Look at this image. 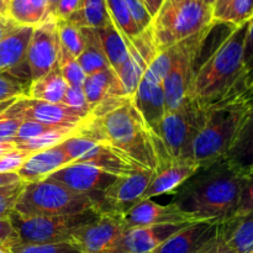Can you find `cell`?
Segmentation results:
<instances>
[{"label":"cell","instance_id":"f35d334b","mask_svg":"<svg viewBox=\"0 0 253 253\" xmlns=\"http://www.w3.org/2000/svg\"><path fill=\"white\" fill-rule=\"evenodd\" d=\"M242 185L240 193L239 204L234 216H240L253 210V172L242 173Z\"/></svg>","mask_w":253,"mask_h":253},{"label":"cell","instance_id":"9f6ffc18","mask_svg":"<svg viewBox=\"0 0 253 253\" xmlns=\"http://www.w3.org/2000/svg\"><path fill=\"white\" fill-rule=\"evenodd\" d=\"M207 253H230L227 250H225L224 247L221 246V244L219 242V240L216 239V241H215V244L212 245L211 249L209 250Z\"/></svg>","mask_w":253,"mask_h":253},{"label":"cell","instance_id":"6f0895ef","mask_svg":"<svg viewBox=\"0 0 253 253\" xmlns=\"http://www.w3.org/2000/svg\"><path fill=\"white\" fill-rule=\"evenodd\" d=\"M59 0H47V5H48V15L49 17H53L54 10H56L57 5H58Z\"/></svg>","mask_w":253,"mask_h":253},{"label":"cell","instance_id":"d6a6232c","mask_svg":"<svg viewBox=\"0 0 253 253\" xmlns=\"http://www.w3.org/2000/svg\"><path fill=\"white\" fill-rule=\"evenodd\" d=\"M105 2L111 22L115 25L123 37L130 42L133 41L141 32L128 11L125 0H105Z\"/></svg>","mask_w":253,"mask_h":253},{"label":"cell","instance_id":"3957f363","mask_svg":"<svg viewBox=\"0 0 253 253\" xmlns=\"http://www.w3.org/2000/svg\"><path fill=\"white\" fill-rule=\"evenodd\" d=\"M249 21L230 30L198 67L190 99L202 108H208L232 94L246 91L244 52Z\"/></svg>","mask_w":253,"mask_h":253},{"label":"cell","instance_id":"ab89813d","mask_svg":"<svg viewBox=\"0 0 253 253\" xmlns=\"http://www.w3.org/2000/svg\"><path fill=\"white\" fill-rule=\"evenodd\" d=\"M125 2L140 32L147 30L151 26V24H152L153 17L151 16L148 10L146 9L142 0H125Z\"/></svg>","mask_w":253,"mask_h":253},{"label":"cell","instance_id":"ba28073f","mask_svg":"<svg viewBox=\"0 0 253 253\" xmlns=\"http://www.w3.org/2000/svg\"><path fill=\"white\" fill-rule=\"evenodd\" d=\"M215 25L205 31L188 37L184 41H180L172 46V68L163 82L166 113L179 108L190 99L193 81H194V76L199 67L198 59H199L204 42L211 34Z\"/></svg>","mask_w":253,"mask_h":253},{"label":"cell","instance_id":"e575fe53","mask_svg":"<svg viewBox=\"0 0 253 253\" xmlns=\"http://www.w3.org/2000/svg\"><path fill=\"white\" fill-rule=\"evenodd\" d=\"M57 31L62 48L78 58L84 49V37L81 27L76 26L68 20H57Z\"/></svg>","mask_w":253,"mask_h":253},{"label":"cell","instance_id":"c3c4849f","mask_svg":"<svg viewBox=\"0 0 253 253\" xmlns=\"http://www.w3.org/2000/svg\"><path fill=\"white\" fill-rule=\"evenodd\" d=\"M19 195L20 193L11 195H0V219L9 217V215L14 210L15 203H16Z\"/></svg>","mask_w":253,"mask_h":253},{"label":"cell","instance_id":"d6986e66","mask_svg":"<svg viewBox=\"0 0 253 253\" xmlns=\"http://www.w3.org/2000/svg\"><path fill=\"white\" fill-rule=\"evenodd\" d=\"M126 230L148 227L156 225L192 222L170 204L161 205L152 199H143L123 215Z\"/></svg>","mask_w":253,"mask_h":253},{"label":"cell","instance_id":"816d5d0a","mask_svg":"<svg viewBox=\"0 0 253 253\" xmlns=\"http://www.w3.org/2000/svg\"><path fill=\"white\" fill-rule=\"evenodd\" d=\"M16 26H19V25L15 24L12 20L0 19V40H1L5 35L9 34L10 31H12Z\"/></svg>","mask_w":253,"mask_h":253},{"label":"cell","instance_id":"7dc6e473","mask_svg":"<svg viewBox=\"0 0 253 253\" xmlns=\"http://www.w3.org/2000/svg\"><path fill=\"white\" fill-rule=\"evenodd\" d=\"M82 0H59L53 17L56 20H68L81 6Z\"/></svg>","mask_w":253,"mask_h":253},{"label":"cell","instance_id":"681fc988","mask_svg":"<svg viewBox=\"0 0 253 253\" xmlns=\"http://www.w3.org/2000/svg\"><path fill=\"white\" fill-rule=\"evenodd\" d=\"M231 0H216L215 4L212 5V15H214V21L217 22L220 20V17L222 16L224 11L226 10L227 5Z\"/></svg>","mask_w":253,"mask_h":253},{"label":"cell","instance_id":"7a4b0ae2","mask_svg":"<svg viewBox=\"0 0 253 253\" xmlns=\"http://www.w3.org/2000/svg\"><path fill=\"white\" fill-rule=\"evenodd\" d=\"M79 133L109 146L143 169L156 170L158 167L160 138L131 100L101 118L90 116L81 126Z\"/></svg>","mask_w":253,"mask_h":253},{"label":"cell","instance_id":"44dd1931","mask_svg":"<svg viewBox=\"0 0 253 253\" xmlns=\"http://www.w3.org/2000/svg\"><path fill=\"white\" fill-rule=\"evenodd\" d=\"M71 160L62 150L61 145L30 155L17 170V175L24 183H36L48 178L52 173L69 165Z\"/></svg>","mask_w":253,"mask_h":253},{"label":"cell","instance_id":"7c38bea8","mask_svg":"<svg viewBox=\"0 0 253 253\" xmlns=\"http://www.w3.org/2000/svg\"><path fill=\"white\" fill-rule=\"evenodd\" d=\"M125 231L123 215L100 212L98 219L74 232L72 242L83 253H110Z\"/></svg>","mask_w":253,"mask_h":253},{"label":"cell","instance_id":"f546056e","mask_svg":"<svg viewBox=\"0 0 253 253\" xmlns=\"http://www.w3.org/2000/svg\"><path fill=\"white\" fill-rule=\"evenodd\" d=\"M81 29H101L111 22L105 0H82L79 9L68 19Z\"/></svg>","mask_w":253,"mask_h":253},{"label":"cell","instance_id":"60d3db41","mask_svg":"<svg viewBox=\"0 0 253 253\" xmlns=\"http://www.w3.org/2000/svg\"><path fill=\"white\" fill-rule=\"evenodd\" d=\"M62 103L73 110H77L78 113L90 118V109L86 103L82 86H68Z\"/></svg>","mask_w":253,"mask_h":253},{"label":"cell","instance_id":"ee69618b","mask_svg":"<svg viewBox=\"0 0 253 253\" xmlns=\"http://www.w3.org/2000/svg\"><path fill=\"white\" fill-rule=\"evenodd\" d=\"M9 109V108H7ZM5 110L0 114V142L4 141H14L20 125L22 124V119L12 115L9 110Z\"/></svg>","mask_w":253,"mask_h":253},{"label":"cell","instance_id":"bcb514c9","mask_svg":"<svg viewBox=\"0 0 253 253\" xmlns=\"http://www.w3.org/2000/svg\"><path fill=\"white\" fill-rule=\"evenodd\" d=\"M20 244L19 236L12 227L9 217L0 219V247L4 249H11Z\"/></svg>","mask_w":253,"mask_h":253},{"label":"cell","instance_id":"8d00e7d4","mask_svg":"<svg viewBox=\"0 0 253 253\" xmlns=\"http://www.w3.org/2000/svg\"><path fill=\"white\" fill-rule=\"evenodd\" d=\"M253 16V0H231L217 22L240 26Z\"/></svg>","mask_w":253,"mask_h":253},{"label":"cell","instance_id":"4316f807","mask_svg":"<svg viewBox=\"0 0 253 253\" xmlns=\"http://www.w3.org/2000/svg\"><path fill=\"white\" fill-rule=\"evenodd\" d=\"M96 34H98L104 54H105L111 69L116 73L130 56L128 40L123 37V35L119 32L113 22L106 25L105 27L96 29Z\"/></svg>","mask_w":253,"mask_h":253},{"label":"cell","instance_id":"cb8c5ba5","mask_svg":"<svg viewBox=\"0 0 253 253\" xmlns=\"http://www.w3.org/2000/svg\"><path fill=\"white\" fill-rule=\"evenodd\" d=\"M82 89L90 109V114L99 103L109 96H123V98L130 99L126 95V91L118 74L111 68L86 76Z\"/></svg>","mask_w":253,"mask_h":253},{"label":"cell","instance_id":"6da1fadb","mask_svg":"<svg viewBox=\"0 0 253 253\" xmlns=\"http://www.w3.org/2000/svg\"><path fill=\"white\" fill-rule=\"evenodd\" d=\"M242 174L226 158L200 165L173 193L172 207L189 221H225L234 216L241 193Z\"/></svg>","mask_w":253,"mask_h":253},{"label":"cell","instance_id":"d590c367","mask_svg":"<svg viewBox=\"0 0 253 253\" xmlns=\"http://www.w3.org/2000/svg\"><path fill=\"white\" fill-rule=\"evenodd\" d=\"M58 67L61 73L68 86H82L85 81L86 74L84 73L82 67L79 66L76 57L72 56L64 48H59Z\"/></svg>","mask_w":253,"mask_h":253},{"label":"cell","instance_id":"484cf974","mask_svg":"<svg viewBox=\"0 0 253 253\" xmlns=\"http://www.w3.org/2000/svg\"><path fill=\"white\" fill-rule=\"evenodd\" d=\"M68 84L63 79L58 64L41 78L30 83L27 98L47 103H62Z\"/></svg>","mask_w":253,"mask_h":253},{"label":"cell","instance_id":"5bb4252c","mask_svg":"<svg viewBox=\"0 0 253 253\" xmlns=\"http://www.w3.org/2000/svg\"><path fill=\"white\" fill-rule=\"evenodd\" d=\"M7 110L22 120L37 121L53 127H79L89 119L63 103H47L27 96L17 99Z\"/></svg>","mask_w":253,"mask_h":253},{"label":"cell","instance_id":"5b68a950","mask_svg":"<svg viewBox=\"0 0 253 253\" xmlns=\"http://www.w3.org/2000/svg\"><path fill=\"white\" fill-rule=\"evenodd\" d=\"M214 25L212 7L203 0H163L150 27L161 52Z\"/></svg>","mask_w":253,"mask_h":253},{"label":"cell","instance_id":"1f68e13d","mask_svg":"<svg viewBox=\"0 0 253 253\" xmlns=\"http://www.w3.org/2000/svg\"><path fill=\"white\" fill-rule=\"evenodd\" d=\"M31 77L27 67L17 71L0 72V103L26 96Z\"/></svg>","mask_w":253,"mask_h":253},{"label":"cell","instance_id":"7bdbcfd3","mask_svg":"<svg viewBox=\"0 0 253 253\" xmlns=\"http://www.w3.org/2000/svg\"><path fill=\"white\" fill-rule=\"evenodd\" d=\"M30 155L32 153L15 148L6 155L1 156L0 157V173H16L24 165L25 161L30 157Z\"/></svg>","mask_w":253,"mask_h":253},{"label":"cell","instance_id":"680465c9","mask_svg":"<svg viewBox=\"0 0 253 253\" xmlns=\"http://www.w3.org/2000/svg\"><path fill=\"white\" fill-rule=\"evenodd\" d=\"M16 100H17V99H10V100L1 101V103H0V114L4 113V111L6 110L7 108H10V106H11L12 104H14Z\"/></svg>","mask_w":253,"mask_h":253},{"label":"cell","instance_id":"52a82bcc","mask_svg":"<svg viewBox=\"0 0 253 253\" xmlns=\"http://www.w3.org/2000/svg\"><path fill=\"white\" fill-rule=\"evenodd\" d=\"M100 211L86 210L63 216H24L12 210L9 220L19 236L21 245L72 242L74 232L96 220Z\"/></svg>","mask_w":253,"mask_h":253},{"label":"cell","instance_id":"74e56055","mask_svg":"<svg viewBox=\"0 0 253 253\" xmlns=\"http://www.w3.org/2000/svg\"><path fill=\"white\" fill-rule=\"evenodd\" d=\"M11 253H83L74 242H57L41 245H16L10 249Z\"/></svg>","mask_w":253,"mask_h":253},{"label":"cell","instance_id":"d4e9b609","mask_svg":"<svg viewBox=\"0 0 253 253\" xmlns=\"http://www.w3.org/2000/svg\"><path fill=\"white\" fill-rule=\"evenodd\" d=\"M225 158L241 173L253 172V101Z\"/></svg>","mask_w":253,"mask_h":253},{"label":"cell","instance_id":"ac0fdd59","mask_svg":"<svg viewBox=\"0 0 253 253\" xmlns=\"http://www.w3.org/2000/svg\"><path fill=\"white\" fill-rule=\"evenodd\" d=\"M200 166L192 160H172L155 170L143 194V199H152L163 194H173L187 182Z\"/></svg>","mask_w":253,"mask_h":253},{"label":"cell","instance_id":"f5cc1de1","mask_svg":"<svg viewBox=\"0 0 253 253\" xmlns=\"http://www.w3.org/2000/svg\"><path fill=\"white\" fill-rule=\"evenodd\" d=\"M142 2L145 4L146 9L148 10V12L151 14V16H155L156 12L158 11L160 6L162 5L163 0H142Z\"/></svg>","mask_w":253,"mask_h":253},{"label":"cell","instance_id":"277c9868","mask_svg":"<svg viewBox=\"0 0 253 253\" xmlns=\"http://www.w3.org/2000/svg\"><path fill=\"white\" fill-rule=\"evenodd\" d=\"M249 108L245 93L232 94L205 108V120L192 145V160L200 166L225 158Z\"/></svg>","mask_w":253,"mask_h":253},{"label":"cell","instance_id":"8fae6325","mask_svg":"<svg viewBox=\"0 0 253 253\" xmlns=\"http://www.w3.org/2000/svg\"><path fill=\"white\" fill-rule=\"evenodd\" d=\"M59 48L61 44L54 17H48L34 27L26 54L31 82L43 77L58 64Z\"/></svg>","mask_w":253,"mask_h":253},{"label":"cell","instance_id":"836d02e7","mask_svg":"<svg viewBox=\"0 0 253 253\" xmlns=\"http://www.w3.org/2000/svg\"><path fill=\"white\" fill-rule=\"evenodd\" d=\"M79 127H56L53 130L48 131L46 133L31 138V140L24 141V142L16 143V147L19 150L27 151L30 153L39 152V151L47 150V148L54 147L63 142L67 138L72 137L79 131Z\"/></svg>","mask_w":253,"mask_h":253},{"label":"cell","instance_id":"f907efd6","mask_svg":"<svg viewBox=\"0 0 253 253\" xmlns=\"http://www.w3.org/2000/svg\"><path fill=\"white\" fill-rule=\"evenodd\" d=\"M21 182L17 173H0V187H5V185L15 184V183Z\"/></svg>","mask_w":253,"mask_h":253},{"label":"cell","instance_id":"603a6c76","mask_svg":"<svg viewBox=\"0 0 253 253\" xmlns=\"http://www.w3.org/2000/svg\"><path fill=\"white\" fill-rule=\"evenodd\" d=\"M34 27L16 26L0 40V72L26 67V54Z\"/></svg>","mask_w":253,"mask_h":253},{"label":"cell","instance_id":"4dcf8cb0","mask_svg":"<svg viewBox=\"0 0 253 253\" xmlns=\"http://www.w3.org/2000/svg\"><path fill=\"white\" fill-rule=\"evenodd\" d=\"M128 51H130V56H128L127 61L116 72V74H118L119 79H120L121 84L125 89L126 95L132 99L136 90H137L138 84L142 79L143 73L147 69V64L143 62V59L141 58L138 52L136 51V48L130 41H128Z\"/></svg>","mask_w":253,"mask_h":253},{"label":"cell","instance_id":"f6af8a7d","mask_svg":"<svg viewBox=\"0 0 253 253\" xmlns=\"http://www.w3.org/2000/svg\"><path fill=\"white\" fill-rule=\"evenodd\" d=\"M244 66L246 73V89L253 81V16L249 21L246 41H245L244 52Z\"/></svg>","mask_w":253,"mask_h":253},{"label":"cell","instance_id":"7402d4cb","mask_svg":"<svg viewBox=\"0 0 253 253\" xmlns=\"http://www.w3.org/2000/svg\"><path fill=\"white\" fill-rule=\"evenodd\" d=\"M217 240L230 253H253V210L220 222Z\"/></svg>","mask_w":253,"mask_h":253},{"label":"cell","instance_id":"4fadbf2b","mask_svg":"<svg viewBox=\"0 0 253 253\" xmlns=\"http://www.w3.org/2000/svg\"><path fill=\"white\" fill-rule=\"evenodd\" d=\"M48 178L62 183L74 192L88 195L93 200L95 209L100 211L103 193L118 177L88 163L73 162L52 173Z\"/></svg>","mask_w":253,"mask_h":253},{"label":"cell","instance_id":"91938a15","mask_svg":"<svg viewBox=\"0 0 253 253\" xmlns=\"http://www.w3.org/2000/svg\"><path fill=\"white\" fill-rule=\"evenodd\" d=\"M245 95L249 99L250 101H253V81L250 83V85L247 86L246 91H245Z\"/></svg>","mask_w":253,"mask_h":253},{"label":"cell","instance_id":"6125c7cd","mask_svg":"<svg viewBox=\"0 0 253 253\" xmlns=\"http://www.w3.org/2000/svg\"><path fill=\"white\" fill-rule=\"evenodd\" d=\"M0 253H11L9 249H4V247H0Z\"/></svg>","mask_w":253,"mask_h":253},{"label":"cell","instance_id":"9c48e42d","mask_svg":"<svg viewBox=\"0 0 253 253\" xmlns=\"http://www.w3.org/2000/svg\"><path fill=\"white\" fill-rule=\"evenodd\" d=\"M207 109L192 99L179 108L167 111L155 135L172 160H192V145L205 120ZM193 161V160H192Z\"/></svg>","mask_w":253,"mask_h":253},{"label":"cell","instance_id":"8992f818","mask_svg":"<svg viewBox=\"0 0 253 253\" xmlns=\"http://www.w3.org/2000/svg\"><path fill=\"white\" fill-rule=\"evenodd\" d=\"M90 209H95V205L88 195L74 192L52 178L25 183L14 207V211L24 216H63Z\"/></svg>","mask_w":253,"mask_h":253},{"label":"cell","instance_id":"f1b7e54d","mask_svg":"<svg viewBox=\"0 0 253 253\" xmlns=\"http://www.w3.org/2000/svg\"><path fill=\"white\" fill-rule=\"evenodd\" d=\"M84 37V49L77 58L86 76L96 73L99 71L111 68L101 48L98 34L95 29H82Z\"/></svg>","mask_w":253,"mask_h":253},{"label":"cell","instance_id":"e0dca14e","mask_svg":"<svg viewBox=\"0 0 253 253\" xmlns=\"http://www.w3.org/2000/svg\"><path fill=\"white\" fill-rule=\"evenodd\" d=\"M188 222L128 229L110 253H151Z\"/></svg>","mask_w":253,"mask_h":253},{"label":"cell","instance_id":"30bf717a","mask_svg":"<svg viewBox=\"0 0 253 253\" xmlns=\"http://www.w3.org/2000/svg\"><path fill=\"white\" fill-rule=\"evenodd\" d=\"M71 162L88 163L106 173L121 177L136 169H141L109 146L98 142L78 132L61 143Z\"/></svg>","mask_w":253,"mask_h":253},{"label":"cell","instance_id":"ffe728a7","mask_svg":"<svg viewBox=\"0 0 253 253\" xmlns=\"http://www.w3.org/2000/svg\"><path fill=\"white\" fill-rule=\"evenodd\" d=\"M145 123L153 133L166 115V101L163 84L143 74L135 95L131 99Z\"/></svg>","mask_w":253,"mask_h":253},{"label":"cell","instance_id":"2e32d148","mask_svg":"<svg viewBox=\"0 0 253 253\" xmlns=\"http://www.w3.org/2000/svg\"><path fill=\"white\" fill-rule=\"evenodd\" d=\"M219 221L188 222L151 253H207L219 234Z\"/></svg>","mask_w":253,"mask_h":253},{"label":"cell","instance_id":"9a60e30c","mask_svg":"<svg viewBox=\"0 0 253 253\" xmlns=\"http://www.w3.org/2000/svg\"><path fill=\"white\" fill-rule=\"evenodd\" d=\"M155 170L136 169L114 180L103 193L100 212L111 211L124 215L143 200V194L150 184Z\"/></svg>","mask_w":253,"mask_h":253},{"label":"cell","instance_id":"11a10c76","mask_svg":"<svg viewBox=\"0 0 253 253\" xmlns=\"http://www.w3.org/2000/svg\"><path fill=\"white\" fill-rule=\"evenodd\" d=\"M10 0H0V19H9L7 10H9Z\"/></svg>","mask_w":253,"mask_h":253},{"label":"cell","instance_id":"b9f144b4","mask_svg":"<svg viewBox=\"0 0 253 253\" xmlns=\"http://www.w3.org/2000/svg\"><path fill=\"white\" fill-rule=\"evenodd\" d=\"M53 128L56 127H53V126L43 125V124L37 123V121L24 120L21 125H20L16 136H15L14 142L19 143V142H24V141H27V140H31V138L37 137V136L42 135V133L48 132V131L53 130Z\"/></svg>","mask_w":253,"mask_h":253},{"label":"cell","instance_id":"83f0119b","mask_svg":"<svg viewBox=\"0 0 253 253\" xmlns=\"http://www.w3.org/2000/svg\"><path fill=\"white\" fill-rule=\"evenodd\" d=\"M7 17L20 26H37L49 17L47 0H10Z\"/></svg>","mask_w":253,"mask_h":253},{"label":"cell","instance_id":"94428289","mask_svg":"<svg viewBox=\"0 0 253 253\" xmlns=\"http://www.w3.org/2000/svg\"><path fill=\"white\" fill-rule=\"evenodd\" d=\"M203 1H204L205 4L209 5V6H211V7H212V5L215 4V1H216V0H203Z\"/></svg>","mask_w":253,"mask_h":253},{"label":"cell","instance_id":"db71d44e","mask_svg":"<svg viewBox=\"0 0 253 253\" xmlns=\"http://www.w3.org/2000/svg\"><path fill=\"white\" fill-rule=\"evenodd\" d=\"M15 148L17 147L14 141H4V142H0V157L9 153L10 151L15 150Z\"/></svg>","mask_w":253,"mask_h":253}]
</instances>
